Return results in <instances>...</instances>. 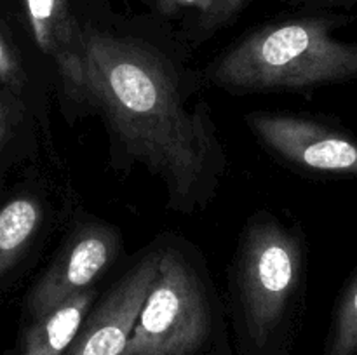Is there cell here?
<instances>
[{
	"label": "cell",
	"mask_w": 357,
	"mask_h": 355,
	"mask_svg": "<svg viewBox=\"0 0 357 355\" xmlns=\"http://www.w3.org/2000/svg\"><path fill=\"white\" fill-rule=\"evenodd\" d=\"M82 30L87 104L103 111L126 150L166 181L171 207L204 204L222 167L208 106L188 113L155 49L93 24Z\"/></svg>",
	"instance_id": "1"
},
{
	"label": "cell",
	"mask_w": 357,
	"mask_h": 355,
	"mask_svg": "<svg viewBox=\"0 0 357 355\" xmlns=\"http://www.w3.org/2000/svg\"><path fill=\"white\" fill-rule=\"evenodd\" d=\"M349 16L316 14L261 24L209 65L216 86L232 93L310 87L357 80V42L333 35Z\"/></svg>",
	"instance_id": "2"
},
{
	"label": "cell",
	"mask_w": 357,
	"mask_h": 355,
	"mask_svg": "<svg viewBox=\"0 0 357 355\" xmlns=\"http://www.w3.org/2000/svg\"><path fill=\"white\" fill-rule=\"evenodd\" d=\"M236 261V296L244 322L251 336L265 343L302 291V239L278 219H253Z\"/></svg>",
	"instance_id": "3"
},
{
	"label": "cell",
	"mask_w": 357,
	"mask_h": 355,
	"mask_svg": "<svg viewBox=\"0 0 357 355\" xmlns=\"http://www.w3.org/2000/svg\"><path fill=\"white\" fill-rule=\"evenodd\" d=\"M211 331V306L199 275L174 251L159 253L138 320L122 355H192Z\"/></svg>",
	"instance_id": "4"
},
{
	"label": "cell",
	"mask_w": 357,
	"mask_h": 355,
	"mask_svg": "<svg viewBox=\"0 0 357 355\" xmlns=\"http://www.w3.org/2000/svg\"><path fill=\"white\" fill-rule=\"evenodd\" d=\"M265 146L293 166L328 176H357V139L323 122L295 115L261 113L246 117Z\"/></svg>",
	"instance_id": "5"
},
{
	"label": "cell",
	"mask_w": 357,
	"mask_h": 355,
	"mask_svg": "<svg viewBox=\"0 0 357 355\" xmlns=\"http://www.w3.org/2000/svg\"><path fill=\"white\" fill-rule=\"evenodd\" d=\"M119 253V235L101 223L80 225L28 296L33 317L70 296L91 289Z\"/></svg>",
	"instance_id": "6"
},
{
	"label": "cell",
	"mask_w": 357,
	"mask_h": 355,
	"mask_svg": "<svg viewBox=\"0 0 357 355\" xmlns=\"http://www.w3.org/2000/svg\"><path fill=\"white\" fill-rule=\"evenodd\" d=\"M159 253L149 254L115 284L86 324L82 322L70 345V355H122L155 277Z\"/></svg>",
	"instance_id": "7"
},
{
	"label": "cell",
	"mask_w": 357,
	"mask_h": 355,
	"mask_svg": "<svg viewBox=\"0 0 357 355\" xmlns=\"http://www.w3.org/2000/svg\"><path fill=\"white\" fill-rule=\"evenodd\" d=\"M28 23L38 49L54 61L65 90L87 104V59L82 24L70 0H24Z\"/></svg>",
	"instance_id": "8"
},
{
	"label": "cell",
	"mask_w": 357,
	"mask_h": 355,
	"mask_svg": "<svg viewBox=\"0 0 357 355\" xmlns=\"http://www.w3.org/2000/svg\"><path fill=\"white\" fill-rule=\"evenodd\" d=\"M93 298L94 292L86 289L35 317L24 336L23 355H61L79 334Z\"/></svg>",
	"instance_id": "9"
},
{
	"label": "cell",
	"mask_w": 357,
	"mask_h": 355,
	"mask_svg": "<svg viewBox=\"0 0 357 355\" xmlns=\"http://www.w3.org/2000/svg\"><path fill=\"white\" fill-rule=\"evenodd\" d=\"M42 204L17 197L0 207V277L24 253L42 225Z\"/></svg>",
	"instance_id": "10"
},
{
	"label": "cell",
	"mask_w": 357,
	"mask_h": 355,
	"mask_svg": "<svg viewBox=\"0 0 357 355\" xmlns=\"http://www.w3.org/2000/svg\"><path fill=\"white\" fill-rule=\"evenodd\" d=\"M326 355H357V270L338 299Z\"/></svg>",
	"instance_id": "11"
},
{
	"label": "cell",
	"mask_w": 357,
	"mask_h": 355,
	"mask_svg": "<svg viewBox=\"0 0 357 355\" xmlns=\"http://www.w3.org/2000/svg\"><path fill=\"white\" fill-rule=\"evenodd\" d=\"M250 0H199L195 9L194 35L199 40L211 37L239 17Z\"/></svg>",
	"instance_id": "12"
},
{
	"label": "cell",
	"mask_w": 357,
	"mask_h": 355,
	"mask_svg": "<svg viewBox=\"0 0 357 355\" xmlns=\"http://www.w3.org/2000/svg\"><path fill=\"white\" fill-rule=\"evenodd\" d=\"M0 82L13 90H21L24 86V73L17 61L16 52L0 33Z\"/></svg>",
	"instance_id": "13"
},
{
	"label": "cell",
	"mask_w": 357,
	"mask_h": 355,
	"mask_svg": "<svg viewBox=\"0 0 357 355\" xmlns=\"http://www.w3.org/2000/svg\"><path fill=\"white\" fill-rule=\"evenodd\" d=\"M291 6L312 7V9H326V7H344L354 6L357 0H286Z\"/></svg>",
	"instance_id": "14"
},
{
	"label": "cell",
	"mask_w": 357,
	"mask_h": 355,
	"mask_svg": "<svg viewBox=\"0 0 357 355\" xmlns=\"http://www.w3.org/2000/svg\"><path fill=\"white\" fill-rule=\"evenodd\" d=\"M199 0H159V7L162 13L166 14H176L178 10L190 7V9H197Z\"/></svg>",
	"instance_id": "15"
},
{
	"label": "cell",
	"mask_w": 357,
	"mask_h": 355,
	"mask_svg": "<svg viewBox=\"0 0 357 355\" xmlns=\"http://www.w3.org/2000/svg\"><path fill=\"white\" fill-rule=\"evenodd\" d=\"M7 132V118H6V110H3L2 103H0V145H2L3 138H6Z\"/></svg>",
	"instance_id": "16"
}]
</instances>
